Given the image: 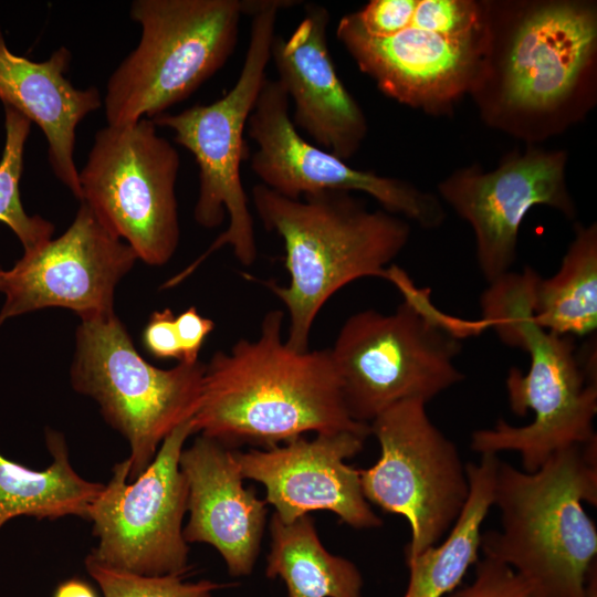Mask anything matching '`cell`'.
Masks as SVG:
<instances>
[{"mask_svg":"<svg viewBox=\"0 0 597 597\" xmlns=\"http://www.w3.org/2000/svg\"><path fill=\"white\" fill-rule=\"evenodd\" d=\"M284 312H268L255 339L218 350L205 367L195 433L230 448L264 449L305 432L370 434L346 408L329 348L297 352L283 339Z\"/></svg>","mask_w":597,"mask_h":597,"instance_id":"1","label":"cell"},{"mask_svg":"<svg viewBox=\"0 0 597 597\" xmlns=\"http://www.w3.org/2000/svg\"><path fill=\"white\" fill-rule=\"evenodd\" d=\"M597 439L553 454L534 472L500 460L493 489L501 530L481 534L483 556L510 566L534 597H586L596 564Z\"/></svg>","mask_w":597,"mask_h":597,"instance_id":"2","label":"cell"},{"mask_svg":"<svg viewBox=\"0 0 597 597\" xmlns=\"http://www.w3.org/2000/svg\"><path fill=\"white\" fill-rule=\"evenodd\" d=\"M251 195L264 228L283 239L289 285L270 281L266 286L287 311L286 344L305 352L323 305L350 282L385 277L407 245L409 224L384 209L368 210L344 190L290 199L256 184Z\"/></svg>","mask_w":597,"mask_h":597,"instance_id":"3","label":"cell"},{"mask_svg":"<svg viewBox=\"0 0 597 597\" xmlns=\"http://www.w3.org/2000/svg\"><path fill=\"white\" fill-rule=\"evenodd\" d=\"M534 289L524 282L495 287L483 304V318L501 341L527 352L528 371L511 367L505 380L511 410L531 423L516 427L499 420L475 430L471 449L482 454L516 452L523 470L534 472L553 454L596 440L597 381L593 363L583 366L573 337L551 333L534 321Z\"/></svg>","mask_w":597,"mask_h":597,"instance_id":"4","label":"cell"},{"mask_svg":"<svg viewBox=\"0 0 597 597\" xmlns=\"http://www.w3.org/2000/svg\"><path fill=\"white\" fill-rule=\"evenodd\" d=\"M386 280L405 300L389 314L365 310L350 315L329 348L349 416L369 425L392 405L426 404L459 384L454 364L462 338L485 328L440 313L406 272L391 264Z\"/></svg>","mask_w":597,"mask_h":597,"instance_id":"5","label":"cell"},{"mask_svg":"<svg viewBox=\"0 0 597 597\" xmlns=\"http://www.w3.org/2000/svg\"><path fill=\"white\" fill-rule=\"evenodd\" d=\"M297 1L248 0L251 15L248 50L240 75L219 100L197 104L177 114L163 113L154 118L157 126L174 132V140L188 149L199 168V191L193 210L196 222L214 229L228 216V228L195 262L171 277L174 285L188 277L211 253L224 245L232 248L243 265L258 255L253 218L240 176L248 155L244 136L249 116L266 80L279 12Z\"/></svg>","mask_w":597,"mask_h":597,"instance_id":"6","label":"cell"},{"mask_svg":"<svg viewBox=\"0 0 597 597\" xmlns=\"http://www.w3.org/2000/svg\"><path fill=\"white\" fill-rule=\"evenodd\" d=\"M247 0H135L137 46L109 75L107 125L154 118L188 98L230 59Z\"/></svg>","mask_w":597,"mask_h":597,"instance_id":"7","label":"cell"},{"mask_svg":"<svg viewBox=\"0 0 597 597\" xmlns=\"http://www.w3.org/2000/svg\"><path fill=\"white\" fill-rule=\"evenodd\" d=\"M205 367L201 362H179L169 369L153 366L115 313L81 321L71 383L97 401L105 421L128 441L129 482L153 461L164 439L195 416Z\"/></svg>","mask_w":597,"mask_h":597,"instance_id":"8","label":"cell"},{"mask_svg":"<svg viewBox=\"0 0 597 597\" xmlns=\"http://www.w3.org/2000/svg\"><path fill=\"white\" fill-rule=\"evenodd\" d=\"M177 149L150 118L98 129L78 171L84 202L137 259L166 264L179 243Z\"/></svg>","mask_w":597,"mask_h":597,"instance_id":"9","label":"cell"},{"mask_svg":"<svg viewBox=\"0 0 597 597\" xmlns=\"http://www.w3.org/2000/svg\"><path fill=\"white\" fill-rule=\"evenodd\" d=\"M426 405L409 399L379 413L369 428L380 455L371 467L359 469L368 503L408 521L406 559L438 544L460 516L470 491L467 464L431 421Z\"/></svg>","mask_w":597,"mask_h":597,"instance_id":"10","label":"cell"},{"mask_svg":"<svg viewBox=\"0 0 597 597\" xmlns=\"http://www.w3.org/2000/svg\"><path fill=\"white\" fill-rule=\"evenodd\" d=\"M191 419L164 439L134 481H128L127 459L114 465L88 513L98 538L91 554L103 564L144 576H184L189 569L182 534L188 486L179 459L186 440L195 433Z\"/></svg>","mask_w":597,"mask_h":597,"instance_id":"11","label":"cell"},{"mask_svg":"<svg viewBox=\"0 0 597 597\" xmlns=\"http://www.w3.org/2000/svg\"><path fill=\"white\" fill-rule=\"evenodd\" d=\"M289 105L281 83L266 77L247 124L248 136L258 146L250 168L260 184L290 199L323 190L362 191L384 210L425 229L442 224L446 211L437 196L401 179L355 169L306 142L292 123Z\"/></svg>","mask_w":597,"mask_h":597,"instance_id":"12","label":"cell"},{"mask_svg":"<svg viewBox=\"0 0 597 597\" xmlns=\"http://www.w3.org/2000/svg\"><path fill=\"white\" fill-rule=\"evenodd\" d=\"M336 36L384 94L425 111H442L476 88L490 67V25L467 33L439 31L418 13L416 1L409 22L394 34L368 35L347 13Z\"/></svg>","mask_w":597,"mask_h":597,"instance_id":"13","label":"cell"},{"mask_svg":"<svg viewBox=\"0 0 597 597\" xmlns=\"http://www.w3.org/2000/svg\"><path fill=\"white\" fill-rule=\"evenodd\" d=\"M136 260L134 250L81 202L65 232L25 250L10 270H0L6 296L0 325L45 307L69 308L81 321L108 316L115 287Z\"/></svg>","mask_w":597,"mask_h":597,"instance_id":"14","label":"cell"},{"mask_svg":"<svg viewBox=\"0 0 597 597\" xmlns=\"http://www.w3.org/2000/svg\"><path fill=\"white\" fill-rule=\"evenodd\" d=\"M565 167V153L530 149L510 156L495 170L465 168L439 184L443 200L473 230L476 262L488 283L510 272L520 226L533 206L575 217Z\"/></svg>","mask_w":597,"mask_h":597,"instance_id":"15","label":"cell"},{"mask_svg":"<svg viewBox=\"0 0 597 597\" xmlns=\"http://www.w3.org/2000/svg\"><path fill=\"white\" fill-rule=\"evenodd\" d=\"M366 438L352 431L322 432L235 453L243 478L264 485V501L282 522L329 511L356 530H369L383 521L363 494L359 469L345 462L363 450Z\"/></svg>","mask_w":597,"mask_h":597,"instance_id":"16","label":"cell"},{"mask_svg":"<svg viewBox=\"0 0 597 597\" xmlns=\"http://www.w3.org/2000/svg\"><path fill=\"white\" fill-rule=\"evenodd\" d=\"M597 18L591 4L533 6L519 20L500 64L499 102L505 109L544 113L564 103L593 60Z\"/></svg>","mask_w":597,"mask_h":597,"instance_id":"17","label":"cell"},{"mask_svg":"<svg viewBox=\"0 0 597 597\" xmlns=\"http://www.w3.org/2000/svg\"><path fill=\"white\" fill-rule=\"evenodd\" d=\"M328 10L304 6V17L292 34L275 35L271 60L289 100L294 104L292 123L316 146L346 161L360 148L368 130L366 116L344 86L332 60Z\"/></svg>","mask_w":597,"mask_h":597,"instance_id":"18","label":"cell"},{"mask_svg":"<svg viewBox=\"0 0 597 597\" xmlns=\"http://www.w3.org/2000/svg\"><path fill=\"white\" fill-rule=\"evenodd\" d=\"M237 450L200 436L182 449L179 465L188 486L187 543H206L233 577L252 574L266 524V502L243 485Z\"/></svg>","mask_w":597,"mask_h":597,"instance_id":"19","label":"cell"},{"mask_svg":"<svg viewBox=\"0 0 597 597\" xmlns=\"http://www.w3.org/2000/svg\"><path fill=\"white\" fill-rule=\"evenodd\" d=\"M72 54L65 46L34 62L12 53L0 29V100L34 122L48 142V159L55 177L81 200L74 160L76 128L102 105L95 86L77 88L66 76Z\"/></svg>","mask_w":597,"mask_h":597,"instance_id":"20","label":"cell"},{"mask_svg":"<svg viewBox=\"0 0 597 597\" xmlns=\"http://www.w3.org/2000/svg\"><path fill=\"white\" fill-rule=\"evenodd\" d=\"M45 441L53 461L44 470H33L0 453V530L18 516L54 521L73 515L88 521L104 484L75 472L63 434L46 430Z\"/></svg>","mask_w":597,"mask_h":597,"instance_id":"21","label":"cell"},{"mask_svg":"<svg viewBox=\"0 0 597 597\" xmlns=\"http://www.w3.org/2000/svg\"><path fill=\"white\" fill-rule=\"evenodd\" d=\"M499 463L498 454H482L479 463L467 464L470 491L465 505L440 545L406 559L409 580L404 597H444L479 561L481 528L493 506Z\"/></svg>","mask_w":597,"mask_h":597,"instance_id":"22","label":"cell"},{"mask_svg":"<svg viewBox=\"0 0 597 597\" xmlns=\"http://www.w3.org/2000/svg\"><path fill=\"white\" fill-rule=\"evenodd\" d=\"M265 575L284 582L289 597H363L364 579L349 559L322 544L313 517L270 521Z\"/></svg>","mask_w":597,"mask_h":597,"instance_id":"23","label":"cell"},{"mask_svg":"<svg viewBox=\"0 0 597 597\" xmlns=\"http://www.w3.org/2000/svg\"><path fill=\"white\" fill-rule=\"evenodd\" d=\"M534 321L562 336L584 337L597 327V228L578 227L559 270L538 276L534 289Z\"/></svg>","mask_w":597,"mask_h":597,"instance_id":"24","label":"cell"},{"mask_svg":"<svg viewBox=\"0 0 597 597\" xmlns=\"http://www.w3.org/2000/svg\"><path fill=\"white\" fill-rule=\"evenodd\" d=\"M3 106L6 143L0 160V222L15 233L25 251L52 239L54 226L40 216H29L23 209L19 182L31 121L13 107Z\"/></svg>","mask_w":597,"mask_h":597,"instance_id":"25","label":"cell"},{"mask_svg":"<svg viewBox=\"0 0 597 597\" xmlns=\"http://www.w3.org/2000/svg\"><path fill=\"white\" fill-rule=\"evenodd\" d=\"M85 568L104 597H213L223 585L201 579L185 582L181 575L144 576L103 564L91 553Z\"/></svg>","mask_w":597,"mask_h":597,"instance_id":"26","label":"cell"},{"mask_svg":"<svg viewBox=\"0 0 597 597\" xmlns=\"http://www.w3.org/2000/svg\"><path fill=\"white\" fill-rule=\"evenodd\" d=\"M474 566L472 583L452 597H534L528 584L506 564L483 556Z\"/></svg>","mask_w":597,"mask_h":597,"instance_id":"27","label":"cell"},{"mask_svg":"<svg viewBox=\"0 0 597 597\" xmlns=\"http://www.w3.org/2000/svg\"><path fill=\"white\" fill-rule=\"evenodd\" d=\"M416 0H371L359 11L352 12L357 25L368 35L387 36L409 22Z\"/></svg>","mask_w":597,"mask_h":597,"instance_id":"28","label":"cell"},{"mask_svg":"<svg viewBox=\"0 0 597 597\" xmlns=\"http://www.w3.org/2000/svg\"><path fill=\"white\" fill-rule=\"evenodd\" d=\"M175 318L170 308L154 312L144 331L143 344L157 359L176 358L180 362L181 352L176 333Z\"/></svg>","mask_w":597,"mask_h":597,"instance_id":"29","label":"cell"},{"mask_svg":"<svg viewBox=\"0 0 597 597\" xmlns=\"http://www.w3.org/2000/svg\"><path fill=\"white\" fill-rule=\"evenodd\" d=\"M176 333L181 352V363L199 362V353L206 337L214 327L213 321L201 316L196 307L190 306L175 318Z\"/></svg>","mask_w":597,"mask_h":597,"instance_id":"30","label":"cell"},{"mask_svg":"<svg viewBox=\"0 0 597 597\" xmlns=\"http://www.w3.org/2000/svg\"><path fill=\"white\" fill-rule=\"evenodd\" d=\"M53 597H98L95 589L85 580L72 577L61 582Z\"/></svg>","mask_w":597,"mask_h":597,"instance_id":"31","label":"cell"},{"mask_svg":"<svg viewBox=\"0 0 597 597\" xmlns=\"http://www.w3.org/2000/svg\"><path fill=\"white\" fill-rule=\"evenodd\" d=\"M586 597H597V565L595 564L588 576Z\"/></svg>","mask_w":597,"mask_h":597,"instance_id":"32","label":"cell"}]
</instances>
